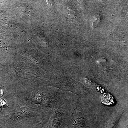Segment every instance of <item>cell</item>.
Returning a JSON list of instances; mask_svg holds the SVG:
<instances>
[{
  "label": "cell",
  "mask_w": 128,
  "mask_h": 128,
  "mask_svg": "<svg viewBox=\"0 0 128 128\" xmlns=\"http://www.w3.org/2000/svg\"><path fill=\"white\" fill-rule=\"evenodd\" d=\"M109 95L110 94H108V95L105 94V96H103L102 98V103L105 104H108V105H110L111 104H112V103H114L113 98L111 95L108 98Z\"/></svg>",
  "instance_id": "1"
},
{
  "label": "cell",
  "mask_w": 128,
  "mask_h": 128,
  "mask_svg": "<svg viewBox=\"0 0 128 128\" xmlns=\"http://www.w3.org/2000/svg\"><path fill=\"white\" fill-rule=\"evenodd\" d=\"M6 103L3 99H0V108H4L6 107Z\"/></svg>",
  "instance_id": "2"
},
{
  "label": "cell",
  "mask_w": 128,
  "mask_h": 128,
  "mask_svg": "<svg viewBox=\"0 0 128 128\" xmlns=\"http://www.w3.org/2000/svg\"><path fill=\"white\" fill-rule=\"evenodd\" d=\"M4 94V90L2 88L0 87V97L2 96Z\"/></svg>",
  "instance_id": "3"
},
{
  "label": "cell",
  "mask_w": 128,
  "mask_h": 128,
  "mask_svg": "<svg viewBox=\"0 0 128 128\" xmlns=\"http://www.w3.org/2000/svg\"><path fill=\"white\" fill-rule=\"evenodd\" d=\"M42 126H41V125H40V124H39V125H38V126L36 127V128H41V127H42Z\"/></svg>",
  "instance_id": "4"
}]
</instances>
